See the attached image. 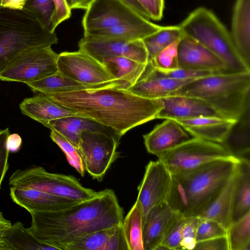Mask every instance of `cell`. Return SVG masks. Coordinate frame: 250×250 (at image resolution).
<instances>
[{"mask_svg": "<svg viewBox=\"0 0 250 250\" xmlns=\"http://www.w3.org/2000/svg\"><path fill=\"white\" fill-rule=\"evenodd\" d=\"M42 94L79 116L109 128L119 138L155 119L162 106L160 99L145 98L115 85Z\"/></svg>", "mask_w": 250, "mask_h": 250, "instance_id": "cell-1", "label": "cell"}, {"mask_svg": "<svg viewBox=\"0 0 250 250\" xmlns=\"http://www.w3.org/2000/svg\"><path fill=\"white\" fill-rule=\"evenodd\" d=\"M30 214L32 221L28 231L56 250H62L63 245L78 237L121 225L124 219V210L110 189L97 192L61 210Z\"/></svg>", "mask_w": 250, "mask_h": 250, "instance_id": "cell-2", "label": "cell"}, {"mask_svg": "<svg viewBox=\"0 0 250 250\" xmlns=\"http://www.w3.org/2000/svg\"><path fill=\"white\" fill-rule=\"evenodd\" d=\"M239 159L214 160L193 170L171 174L166 202L185 217L198 216L215 199L234 173Z\"/></svg>", "mask_w": 250, "mask_h": 250, "instance_id": "cell-3", "label": "cell"}, {"mask_svg": "<svg viewBox=\"0 0 250 250\" xmlns=\"http://www.w3.org/2000/svg\"><path fill=\"white\" fill-rule=\"evenodd\" d=\"M250 71L215 73L194 79L171 95L201 99L222 117L238 120L250 108Z\"/></svg>", "mask_w": 250, "mask_h": 250, "instance_id": "cell-4", "label": "cell"}, {"mask_svg": "<svg viewBox=\"0 0 250 250\" xmlns=\"http://www.w3.org/2000/svg\"><path fill=\"white\" fill-rule=\"evenodd\" d=\"M58 41L55 32L24 10L0 8V72L21 52Z\"/></svg>", "mask_w": 250, "mask_h": 250, "instance_id": "cell-5", "label": "cell"}, {"mask_svg": "<svg viewBox=\"0 0 250 250\" xmlns=\"http://www.w3.org/2000/svg\"><path fill=\"white\" fill-rule=\"evenodd\" d=\"M184 35L207 47L227 66V73L250 71L237 52L230 33L216 15L205 7L195 9L179 25Z\"/></svg>", "mask_w": 250, "mask_h": 250, "instance_id": "cell-6", "label": "cell"}, {"mask_svg": "<svg viewBox=\"0 0 250 250\" xmlns=\"http://www.w3.org/2000/svg\"><path fill=\"white\" fill-rule=\"evenodd\" d=\"M10 187L30 188L69 199L82 201L96 191L83 187L74 177L51 173L41 166L18 169L9 179Z\"/></svg>", "mask_w": 250, "mask_h": 250, "instance_id": "cell-7", "label": "cell"}, {"mask_svg": "<svg viewBox=\"0 0 250 250\" xmlns=\"http://www.w3.org/2000/svg\"><path fill=\"white\" fill-rule=\"evenodd\" d=\"M230 157L222 144L195 137L158 156L171 174L188 172Z\"/></svg>", "mask_w": 250, "mask_h": 250, "instance_id": "cell-8", "label": "cell"}, {"mask_svg": "<svg viewBox=\"0 0 250 250\" xmlns=\"http://www.w3.org/2000/svg\"><path fill=\"white\" fill-rule=\"evenodd\" d=\"M58 55L51 46L27 49L18 54L0 72V80L26 84L47 77L58 71Z\"/></svg>", "mask_w": 250, "mask_h": 250, "instance_id": "cell-9", "label": "cell"}, {"mask_svg": "<svg viewBox=\"0 0 250 250\" xmlns=\"http://www.w3.org/2000/svg\"><path fill=\"white\" fill-rule=\"evenodd\" d=\"M119 137L112 133L85 130L82 132L79 151L84 168L94 179L101 181L119 156Z\"/></svg>", "mask_w": 250, "mask_h": 250, "instance_id": "cell-10", "label": "cell"}, {"mask_svg": "<svg viewBox=\"0 0 250 250\" xmlns=\"http://www.w3.org/2000/svg\"><path fill=\"white\" fill-rule=\"evenodd\" d=\"M57 67L62 74L86 84L118 83L127 89L129 87L126 83L116 79L104 64L80 50L59 54Z\"/></svg>", "mask_w": 250, "mask_h": 250, "instance_id": "cell-11", "label": "cell"}, {"mask_svg": "<svg viewBox=\"0 0 250 250\" xmlns=\"http://www.w3.org/2000/svg\"><path fill=\"white\" fill-rule=\"evenodd\" d=\"M79 50L102 62L105 58L121 56L147 64L148 55L142 40L125 41L83 35L79 42Z\"/></svg>", "mask_w": 250, "mask_h": 250, "instance_id": "cell-12", "label": "cell"}, {"mask_svg": "<svg viewBox=\"0 0 250 250\" xmlns=\"http://www.w3.org/2000/svg\"><path fill=\"white\" fill-rule=\"evenodd\" d=\"M172 175L164 163L158 160L150 161L138 187V202L142 220L152 208L166 201L171 183Z\"/></svg>", "mask_w": 250, "mask_h": 250, "instance_id": "cell-13", "label": "cell"}, {"mask_svg": "<svg viewBox=\"0 0 250 250\" xmlns=\"http://www.w3.org/2000/svg\"><path fill=\"white\" fill-rule=\"evenodd\" d=\"M141 17H143L118 0H94L86 9L82 19L83 34Z\"/></svg>", "mask_w": 250, "mask_h": 250, "instance_id": "cell-14", "label": "cell"}, {"mask_svg": "<svg viewBox=\"0 0 250 250\" xmlns=\"http://www.w3.org/2000/svg\"><path fill=\"white\" fill-rule=\"evenodd\" d=\"M179 68L227 73V66L217 56L197 41L183 35L178 44Z\"/></svg>", "mask_w": 250, "mask_h": 250, "instance_id": "cell-15", "label": "cell"}, {"mask_svg": "<svg viewBox=\"0 0 250 250\" xmlns=\"http://www.w3.org/2000/svg\"><path fill=\"white\" fill-rule=\"evenodd\" d=\"M160 100L162 106L156 119L180 120L202 116L222 117L207 102L198 98L170 95Z\"/></svg>", "mask_w": 250, "mask_h": 250, "instance_id": "cell-16", "label": "cell"}, {"mask_svg": "<svg viewBox=\"0 0 250 250\" xmlns=\"http://www.w3.org/2000/svg\"><path fill=\"white\" fill-rule=\"evenodd\" d=\"M10 195L15 203L29 213L57 211L81 201L55 196L30 188L10 187Z\"/></svg>", "mask_w": 250, "mask_h": 250, "instance_id": "cell-17", "label": "cell"}, {"mask_svg": "<svg viewBox=\"0 0 250 250\" xmlns=\"http://www.w3.org/2000/svg\"><path fill=\"white\" fill-rule=\"evenodd\" d=\"M188 133L176 121L167 119L143 138L147 151L158 157L190 139Z\"/></svg>", "mask_w": 250, "mask_h": 250, "instance_id": "cell-18", "label": "cell"}, {"mask_svg": "<svg viewBox=\"0 0 250 250\" xmlns=\"http://www.w3.org/2000/svg\"><path fill=\"white\" fill-rule=\"evenodd\" d=\"M62 250H128V248L121 224L78 237Z\"/></svg>", "mask_w": 250, "mask_h": 250, "instance_id": "cell-19", "label": "cell"}, {"mask_svg": "<svg viewBox=\"0 0 250 250\" xmlns=\"http://www.w3.org/2000/svg\"><path fill=\"white\" fill-rule=\"evenodd\" d=\"M177 215L166 202L150 209L142 220L144 250H156Z\"/></svg>", "mask_w": 250, "mask_h": 250, "instance_id": "cell-20", "label": "cell"}, {"mask_svg": "<svg viewBox=\"0 0 250 250\" xmlns=\"http://www.w3.org/2000/svg\"><path fill=\"white\" fill-rule=\"evenodd\" d=\"M176 121L193 137L221 144L237 120L218 116H202Z\"/></svg>", "mask_w": 250, "mask_h": 250, "instance_id": "cell-21", "label": "cell"}, {"mask_svg": "<svg viewBox=\"0 0 250 250\" xmlns=\"http://www.w3.org/2000/svg\"><path fill=\"white\" fill-rule=\"evenodd\" d=\"M230 34L239 56L250 67V0H236Z\"/></svg>", "mask_w": 250, "mask_h": 250, "instance_id": "cell-22", "label": "cell"}, {"mask_svg": "<svg viewBox=\"0 0 250 250\" xmlns=\"http://www.w3.org/2000/svg\"><path fill=\"white\" fill-rule=\"evenodd\" d=\"M194 79H177L152 75L146 68L140 78L128 90L139 96L157 99L170 96L182 86Z\"/></svg>", "mask_w": 250, "mask_h": 250, "instance_id": "cell-23", "label": "cell"}, {"mask_svg": "<svg viewBox=\"0 0 250 250\" xmlns=\"http://www.w3.org/2000/svg\"><path fill=\"white\" fill-rule=\"evenodd\" d=\"M21 113L43 125L51 120L72 115H79L74 111L50 99L42 93L24 99L20 104Z\"/></svg>", "mask_w": 250, "mask_h": 250, "instance_id": "cell-24", "label": "cell"}, {"mask_svg": "<svg viewBox=\"0 0 250 250\" xmlns=\"http://www.w3.org/2000/svg\"><path fill=\"white\" fill-rule=\"evenodd\" d=\"M162 26L156 24L144 17L122 23L116 26L91 32L83 35L125 41L143 40L159 30Z\"/></svg>", "mask_w": 250, "mask_h": 250, "instance_id": "cell-25", "label": "cell"}, {"mask_svg": "<svg viewBox=\"0 0 250 250\" xmlns=\"http://www.w3.org/2000/svg\"><path fill=\"white\" fill-rule=\"evenodd\" d=\"M44 125L50 130H55L61 134L78 151L81 133L83 131H101L114 134L112 130L103 125L79 115H72L51 120Z\"/></svg>", "mask_w": 250, "mask_h": 250, "instance_id": "cell-26", "label": "cell"}, {"mask_svg": "<svg viewBox=\"0 0 250 250\" xmlns=\"http://www.w3.org/2000/svg\"><path fill=\"white\" fill-rule=\"evenodd\" d=\"M26 84L36 93L70 92L111 85L118 86L127 89L125 85L118 83L86 84L71 79L58 70L47 77L28 83Z\"/></svg>", "mask_w": 250, "mask_h": 250, "instance_id": "cell-27", "label": "cell"}, {"mask_svg": "<svg viewBox=\"0 0 250 250\" xmlns=\"http://www.w3.org/2000/svg\"><path fill=\"white\" fill-rule=\"evenodd\" d=\"M236 171V168L234 173L218 195L198 216L201 218L214 220L221 224L227 230L232 223Z\"/></svg>", "mask_w": 250, "mask_h": 250, "instance_id": "cell-28", "label": "cell"}, {"mask_svg": "<svg viewBox=\"0 0 250 250\" xmlns=\"http://www.w3.org/2000/svg\"><path fill=\"white\" fill-rule=\"evenodd\" d=\"M221 144L231 156L250 160V108L237 120Z\"/></svg>", "mask_w": 250, "mask_h": 250, "instance_id": "cell-29", "label": "cell"}, {"mask_svg": "<svg viewBox=\"0 0 250 250\" xmlns=\"http://www.w3.org/2000/svg\"><path fill=\"white\" fill-rule=\"evenodd\" d=\"M250 211V160L239 159L236 171L232 223Z\"/></svg>", "mask_w": 250, "mask_h": 250, "instance_id": "cell-30", "label": "cell"}, {"mask_svg": "<svg viewBox=\"0 0 250 250\" xmlns=\"http://www.w3.org/2000/svg\"><path fill=\"white\" fill-rule=\"evenodd\" d=\"M0 250H56L41 243L24 227L17 222L7 229L0 243Z\"/></svg>", "mask_w": 250, "mask_h": 250, "instance_id": "cell-31", "label": "cell"}, {"mask_svg": "<svg viewBox=\"0 0 250 250\" xmlns=\"http://www.w3.org/2000/svg\"><path fill=\"white\" fill-rule=\"evenodd\" d=\"M102 63L106 66L116 79L126 83L129 87L142 76L148 63H142L129 58L121 56L105 58Z\"/></svg>", "mask_w": 250, "mask_h": 250, "instance_id": "cell-32", "label": "cell"}, {"mask_svg": "<svg viewBox=\"0 0 250 250\" xmlns=\"http://www.w3.org/2000/svg\"><path fill=\"white\" fill-rule=\"evenodd\" d=\"M122 226L128 250H144L142 214L137 201L125 218H124Z\"/></svg>", "mask_w": 250, "mask_h": 250, "instance_id": "cell-33", "label": "cell"}, {"mask_svg": "<svg viewBox=\"0 0 250 250\" xmlns=\"http://www.w3.org/2000/svg\"><path fill=\"white\" fill-rule=\"evenodd\" d=\"M184 34L179 25L162 26L158 31L143 40L148 55V62L160 51L179 41Z\"/></svg>", "mask_w": 250, "mask_h": 250, "instance_id": "cell-34", "label": "cell"}, {"mask_svg": "<svg viewBox=\"0 0 250 250\" xmlns=\"http://www.w3.org/2000/svg\"><path fill=\"white\" fill-rule=\"evenodd\" d=\"M229 250H250V211L227 230Z\"/></svg>", "mask_w": 250, "mask_h": 250, "instance_id": "cell-35", "label": "cell"}, {"mask_svg": "<svg viewBox=\"0 0 250 250\" xmlns=\"http://www.w3.org/2000/svg\"><path fill=\"white\" fill-rule=\"evenodd\" d=\"M23 10L36 18L49 31L54 32L56 7L54 0H27Z\"/></svg>", "mask_w": 250, "mask_h": 250, "instance_id": "cell-36", "label": "cell"}, {"mask_svg": "<svg viewBox=\"0 0 250 250\" xmlns=\"http://www.w3.org/2000/svg\"><path fill=\"white\" fill-rule=\"evenodd\" d=\"M50 137L65 154L69 164L83 177L85 168L81 155L77 148L58 132L51 130Z\"/></svg>", "mask_w": 250, "mask_h": 250, "instance_id": "cell-37", "label": "cell"}, {"mask_svg": "<svg viewBox=\"0 0 250 250\" xmlns=\"http://www.w3.org/2000/svg\"><path fill=\"white\" fill-rule=\"evenodd\" d=\"M179 41L174 42L160 51L152 60L148 62L151 66L154 68L161 71H168L178 68Z\"/></svg>", "mask_w": 250, "mask_h": 250, "instance_id": "cell-38", "label": "cell"}, {"mask_svg": "<svg viewBox=\"0 0 250 250\" xmlns=\"http://www.w3.org/2000/svg\"><path fill=\"white\" fill-rule=\"evenodd\" d=\"M187 219V217L177 213L176 218L168 228L161 244L167 250H180Z\"/></svg>", "mask_w": 250, "mask_h": 250, "instance_id": "cell-39", "label": "cell"}, {"mask_svg": "<svg viewBox=\"0 0 250 250\" xmlns=\"http://www.w3.org/2000/svg\"><path fill=\"white\" fill-rule=\"evenodd\" d=\"M226 235L227 230L221 224L212 219L199 217L196 235L197 242Z\"/></svg>", "mask_w": 250, "mask_h": 250, "instance_id": "cell-40", "label": "cell"}, {"mask_svg": "<svg viewBox=\"0 0 250 250\" xmlns=\"http://www.w3.org/2000/svg\"><path fill=\"white\" fill-rule=\"evenodd\" d=\"M148 72L153 76L177 79H196L204 77L214 72L208 71H198L178 68L174 70L161 71L154 68L149 62Z\"/></svg>", "mask_w": 250, "mask_h": 250, "instance_id": "cell-41", "label": "cell"}, {"mask_svg": "<svg viewBox=\"0 0 250 250\" xmlns=\"http://www.w3.org/2000/svg\"><path fill=\"white\" fill-rule=\"evenodd\" d=\"M199 221L198 216L187 217L184 227L180 250H194L197 243L196 235Z\"/></svg>", "mask_w": 250, "mask_h": 250, "instance_id": "cell-42", "label": "cell"}, {"mask_svg": "<svg viewBox=\"0 0 250 250\" xmlns=\"http://www.w3.org/2000/svg\"><path fill=\"white\" fill-rule=\"evenodd\" d=\"M9 134V128L0 130V188L9 167V152L6 146V140Z\"/></svg>", "mask_w": 250, "mask_h": 250, "instance_id": "cell-43", "label": "cell"}, {"mask_svg": "<svg viewBox=\"0 0 250 250\" xmlns=\"http://www.w3.org/2000/svg\"><path fill=\"white\" fill-rule=\"evenodd\" d=\"M194 250H229L227 235L198 241Z\"/></svg>", "mask_w": 250, "mask_h": 250, "instance_id": "cell-44", "label": "cell"}, {"mask_svg": "<svg viewBox=\"0 0 250 250\" xmlns=\"http://www.w3.org/2000/svg\"><path fill=\"white\" fill-rule=\"evenodd\" d=\"M148 14L150 19L160 21L163 17L164 0H137Z\"/></svg>", "mask_w": 250, "mask_h": 250, "instance_id": "cell-45", "label": "cell"}, {"mask_svg": "<svg viewBox=\"0 0 250 250\" xmlns=\"http://www.w3.org/2000/svg\"><path fill=\"white\" fill-rule=\"evenodd\" d=\"M56 11L54 22L55 30L58 25L69 19L71 15V10L67 6L64 0H54Z\"/></svg>", "mask_w": 250, "mask_h": 250, "instance_id": "cell-46", "label": "cell"}, {"mask_svg": "<svg viewBox=\"0 0 250 250\" xmlns=\"http://www.w3.org/2000/svg\"><path fill=\"white\" fill-rule=\"evenodd\" d=\"M22 144L21 137L18 133L9 134L6 140V146L9 152L15 153L18 151Z\"/></svg>", "mask_w": 250, "mask_h": 250, "instance_id": "cell-47", "label": "cell"}, {"mask_svg": "<svg viewBox=\"0 0 250 250\" xmlns=\"http://www.w3.org/2000/svg\"><path fill=\"white\" fill-rule=\"evenodd\" d=\"M141 16L150 20V17L145 8L137 0H118Z\"/></svg>", "mask_w": 250, "mask_h": 250, "instance_id": "cell-48", "label": "cell"}, {"mask_svg": "<svg viewBox=\"0 0 250 250\" xmlns=\"http://www.w3.org/2000/svg\"><path fill=\"white\" fill-rule=\"evenodd\" d=\"M68 8L71 10L75 9H87L94 0H64Z\"/></svg>", "mask_w": 250, "mask_h": 250, "instance_id": "cell-49", "label": "cell"}, {"mask_svg": "<svg viewBox=\"0 0 250 250\" xmlns=\"http://www.w3.org/2000/svg\"><path fill=\"white\" fill-rule=\"evenodd\" d=\"M27 0H2L1 7L12 10H21Z\"/></svg>", "mask_w": 250, "mask_h": 250, "instance_id": "cell-50", "label": "cell"}, {"mask_svg": "<svg viewBox=\"0 0 250 250\" xmlns=\"http://www.w3.org/2000/svg\"><path fill=\"white\" fill-rule=\"evenodd\" d=\"M11 225V221L6 219L2 213L0 211V243L2 240L4 232Z\"/></svg>", "mask_w": 250, "mask_h": 250, "instance_id": "cell-51", "label": "cell"}, {"mask_svg": "<svg viewBox=\"0 0 250 250\" xmlns=\"http://www.w3.org/2000/svg\"><path fill=\"white\" fill-rule=\"evenodd\" d=\"M2 0H0V8L1 7V5Z\"/></svg>", "mask_w": 250, "mask_h": 250, "instance_id": "cell-52", "label": "cell"}]
</instances>
